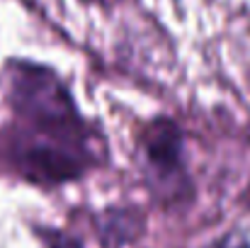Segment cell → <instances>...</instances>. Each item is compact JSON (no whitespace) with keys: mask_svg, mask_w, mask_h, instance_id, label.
I'll return each mask as SVG.
<instances>
[{"mask_svg":"<svg viewBox=\"0 0 250 248\" xmlns=\"http://www.w3.org/2000/svg\"><path fill=\"white\" fill-rule=\"evenodd\" d=\"M17 127L7 136V158L34 182L59 185L95 163L90 134L63 83L51 71L20 64L10 78Z\"/></svg>","mask_w":250,"mask_h":248,"instance_id":"6da1fadb","label":"cell"},{"mask_svg":"<svg viewBox=\"0 0 250 248\" xmlns=\"http://www.w3.org/2000/svg\"><path fill=\"white\" fill-rule=\"evenodd\" d=\"M141 146H144V163L151 178L156 180L158 190L167 192L170 197L180 195L187 180L180 129L167 119H158L146 129Z\"/></svg>","mask_w":250,"mask_h":248,"instance_id":"7a4b0ae2","label":"cell"}]
</instances>
